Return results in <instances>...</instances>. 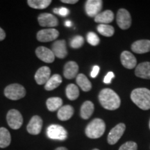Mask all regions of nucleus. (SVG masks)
Segmentation results:
<instances>
[{"mask_svg":"<svg viewBox=\"0 0 150 150\" xmlns=\"http://www.w3.org/2000/svg\"><path fill=\"white\" fill-rule=\"evenodd\" d=\"M28 4L35 9H44L51 4V0H28Z\"/></svg>","mask_w":150,"mask_h":150,"instance_id":"bb28decb","label":"nucleus"},{"mask_svg":"<svg viewBox=\"0 0 150 150\" xmlns=\"http://www.w3.org/2000/svg\"><path fill=\"white\" fill-rule=\"evenodd\" d=\"M149 129H150V120H149Z\"/></svg>","mask_w":150,"mask_h":150,"instance_id":"a19ab883","label":"nucleus"},{"mask_svg":"<svg viewBox=\"0 0 150 150\" xmlns=\"http://www.w3.org/2000/svg\"><path fill=\"white\" fill-rule=\"evenodd\" d=\"M62 83V77L61 75L56 74L52 75L48 81L45 84V88L46 91H51L57 88Z\"/></svg>","mask_w":150,"mask_h":150,"instance_id":"5701e85b","label":"nucleus"},{"mask_svg":"<svg viewBox=\"0 0 150 150\" xmlns=\"http://www.w3.org/2000/svg\"><path fill=\"white\" fill-rule=\"evenodd\" d=\"M6 120L8 126L13 129H18L22 127L23 117L20 111L16 109L9 110L6 115Z\"/></svg>","mask_w":150,"mask_h":150,"instance_id":"423d86ee","label":"nucleus"},{"mask_svg":"<svg viewBox=\"0 0 150 150\" xmlns=\"http://www.w3.org/2000/svg\"><path fill=\"white\" fill-rule=\"evenodd\" d=\"M4 95L11 100H18L26 95V90L22 85L18 83L11 84L4 90Z\"/></svg>","mask_w":150,"mask_h":150,"instance_id":"20e7f679","label":"nucleus"},{"mask_svg":"<svg viewBox=\"0 0 150 150\" xmlns=\"http://www.w3.org/2000/svg\"><path fill=\"white\" fill-rule=\"evenodd\" d=\"M106 130V124L100 118L93 119L85 129L86 136L91 139H97L104 135Z\"/></svg>","mask_w":150,"mask_h":150,"instance_id":"7ed1b4c3","label":"nucleus"},{"mask_svg":"<svg viewBox=\"0 0 150 150\" xmlns=\"http://www.w3.org/2000/svg\"><path fill=\"white\" fill-rule=\"evenodd\" d=\"M46 105L50 111L54 112L62 107L63 100L60 97H51L47 100Z\"/></svg>","mask_w":150,"mask_h":150,"instance_id":"a878e982","label":"nucleus"},{"mask_svg":"<svg viewBox=\"0 0 150 150\" xmlns=\"http://www.w3.org/2000/svg\"><path fill=\"white\" fill-rule=\"evenodd\" d=\"M84 44L83 38L81 35H76L70 41L71 47L74 49H79Z\"/></svg>","mask_w":150,"mask_h":150,"instance_id":"c756f323","label":"nucleus"},{"mask_svg":"<svg viewBox=\"0 0 150 150\" xmlns=\"http://www.w3.org/2000/svg\"><path fill=\"white\" fill-rule=\"evenodd\" d=\"M115 75H114V73L112 72H108V74H106V76H105L104 79V82L105 83L109 84L111 83V81L112 79L114 78Z\"/></svg>","mask_w":150,"mask_h":150,"instance_id":"72a5a7b5","label":"nucleus"},{"mask_svg":"<svg viewBox=\"0 0 150 150\" xmlns=\"http://www.w3.org/2000/svg\"><path fill=\"white\" fill-rule=\"evenodd\" d=\"M42 128V120L40 116L34 115L30 120L28 124L27 131L31 135H38Z\"/></svg>","mask_w":150,"mask_h":150,"instance_id":"f8f14e48","label":"nucleus"},{"mask_svg":"<svg viewBox=\"0 0 150 150\" xmlns=\"http://www.w3.org/2000/svg\"><path fill=\"white\" fill-rule=\"evenodd\" d=\"M131 50L136 54H145L150 52V40H137L131 45Z\"/></svg>","mask_w":150,"mask_h":150,"instance_id":"f3484780","label":"nucleus"},{"mask_svg":"<svg viewBox=\"0 0 150 150\" xmlns=\"http://www.w3.org/2000/svg\"><path fill=\"white\" fill-rule=\"evenodd\" d=\"M76 83L84 92H88L92 88V83L87 76L83 74H79L76 76Z\"/></svg>","mask_w":150,"mask_h":150,"instance_id":"b1692460","label":"nucleus"},{"mask_svg":"<svg viewBox=\"0 0 150 150\" xmlns=\"http://www.w3.org/2000/svg\"><path fill=\"white\" fill-rule=\"evenodd\" d=\"M79 65L76 62L69 61L65 65L63 69V75L67 79H72L77 76Z\"/></svg>","mask_w":150,"mask_h":150,"instance_id":"a211bd4d","label":"nucleus"},{"mask_svg":"<svg viewBox=\"0 0 150 150\" xmlns=\"http://www.w3.org/2000/svg\"><path fill=\"white\" fill-rule=\"evenodd\" d=\"M6 38V33L4 30L0 27V41L4 40Z\"/></svg>","mask_w":150,"mask_h":150,"instance_id":"c9c22d12","label":"nucleus"},{"mask_svg":"<svg viewBox=\"0 0 150 150\" xmlns=\"http://www.w3.org/2000/svg\"><path fill=\"white\" fill-rule=\"evenodd\" d=\"M54 13L56 14L60 15V16L63 17H65V16H67V15L69 14L70 11H69L67 8H65V7H61V8H54Z\"/></svg>","mask_w":150,"mask_h":150,"instance_id":"473e14b6","label":"nucleus"},{"mask_svg":"<svg viewBox=\"0 0 150 150\" xmlns=\"http://www.w3.org/2000/svg\"><path fill=\"white\" fill-rule=\"evenodd\" d=\"M62 2L65 4H74L77 3V0H62Z\"/></svg>","mask_w":150,"mask_h":150,"instance_id":"e433bc0d","label":"nucleus"},{"mask_svg":"<svg viewBox=\"0 0 150 150\" xmlns=\"http://www.w3.org/2000/svg\"><path fill=\"white\" fill-rule=\"evenodd\" d=\"M95 106L93 103L91 101H86L83 104L81 105L80 110V115L81 118L83 120H88L93 115Z\"/></svg>","mask_w":150,"mask_h":150,"instance_id":"4be33fe9","label":"nucleus"},{"mask_svg":"<svg viewBox=\"0 0 150 150\" xmlns=\"http://www.w3.org/2000/svg\"><path fill=\"white\" fill-rule=\"evenodd\" d=\"M52 51L59 59H65L67 55L66 42L64 40H56L52 46Z\"/></svg>","mask_w":150,"mask_h":150,"instance_id":"ddd939ff","label":"nucleus"},{"mask_svg":"<svg viewBox=\"0 0 150 150\" xmlns=\"http://www.w3.org/2000/svg\"><path fill=\"white\" fill-rule=\"evenodd\" d=\"M114 13L110 10L100 13L95 18V22L99 24H108L113 21Z\"/></svg>","mask_w":150,"mask_h":150,"instance_id":"aec40b11","label":"nucleus"},{"mask_svg":"<svg viewBox=\"0 0 150 150\" xmlns=\"http://www.w3.org/2000/svg\"><path fill=\"white\" fill-rule=\"evenodd\" d=\"M11 142V134L4 127L0 128V148H6L10 145Z\"/></svg>","mask_w":150,"mask_h":150,"instance_id":"393cba45","label":"nucleus"},{"mask_svg":"<svg viewBox=\"0 0 150 150\" xmlns=\"http://www.w3.org/2000/svg\"><path fill=\"white\" fill-rule=\"evenodd\" d=\"M120 61L122 64L125 68L131 70L136 67L137 60L134 54L128 51H124L120 55Z\"/></svg>","mask_w":150,"mask_h":150,"instance_id":"2eb2a0df","label":"nucleus"},{"mask_svg":"<svg viewBox=\"0 0 150 150\" xmlns=\"http://www.w3.org/2000/svg\"><path fill=\"white\" fill-rule=\"evenodd\" d=\"M132 102L142 110L150 109V91L146 88L134 89L131 93Z\"/></svg>","mask_w":150,"mask_h":150,"instance_id":"f03ea898","label":"nucleus"},{"mask_svg":"<svg viewBox=\"0 0 150 150\" xmlns=\"http://www.w3.org/2000/svg\"><path fill=\"white\" fill-rule=\"evenodd\" d=\"M126 129V125L124 123H120L110 131L108 135L107 141L109 145H115L121 138Z\"/></svg>","mask_w":150,"mask_h":150,"instance_id":"6e6552de","label":"nucleus"},{"mask_svg":"<svg viewBox=\"0 0 150 150\" xmlns=\"http://www.w3.org/2000/svg\"><path fill=\"white\" fill-rule=\"evenodd\" d=\"M116 20H117V25L122 30H127L130 28L132 22L130 13L125 8H120L118 10Z\"/></svg>","mask_w":150,"mask_h":150,"instance_id":"0eeeda50","label":"nucleus"},{"mask_svg":"<svg viewBox=\"0 0 150 150\" xmlns=\"http://www.w3.org/2000/svg\"><path fill=\"white\" fill-rule=\"evenodd\" d=\"M48 138L52 140H65L67 138V132L63 127L59 125H52L47 129Z\"/></svg>","mask_w":150,"mask_h":150,"instance_id":"39448f33","label":"nucleus"},{"mask_svg":"<svg viewBox=\"0 0 150 150\" xmlns=\"http://www.w3.org/2000/svg\"><path fill=\"white\" fill-rule=\"evenodd\" d=\"M50 75H51V70L50 67L47 66L41 67L35 73V80L38 84L43 85L45 84L51 77Z\"/></svg>","mask_w":150,"mask_h":150,"instance_id":"dca6fc26","label":"nucleus"},{"mask_svg":"<svg viewBox=\"0 0 150 150\" xmlns=\"http://www.w3.org/2000/svg\"><path fill=\"white\" fill-rule=\"evenodd\" d=\"M35 54L39 59L45 63H52L55 59V56L52 50L45 47H38L35 50Z\"/></svg>","mask_w":150,"mask_h":150,"instance_id":"4468645a","label":"nucleus"},{"mask_svg":"<svg viewBox=\"0 0 150 150\" xmlns=\"http://www.w3.org/2000/svg\"><path fill=\"white\" fill-rule=\"evenodd\" d=\"M135 74L139 78L150 79V62H143L137 65Z\"/></svg>","mask_w":150,"mask_h":150,"instance_id":"6ab92c4d","label":"nucleus"},{"mask_svg":"<svg viewBox=\"0 0 150 150\" xmlns=\"http://www.w3.org/2000/svg\"><path fill=\"white\" fill-rule=\"evenodd\" d=\"M74 114V108L70 105H65L62 106L58 110L57 117L60 120L66 121L70 120Z\"/></svg>","mask_w":150,"mask_h":150,"instance_id":"412c9836","label":"nucleus"},{"mask_svg":"<svg viewBox=\"0 0 150 150\" xmlns=\"http://www.w3.org/2000/svg\"><path fill=\"white\" fill-rule=\"evenodd\" d=\"M99 72V67L97 66V65H95V66L93 67V70L91 73V76L92 78H95L98 74V73Z\"/></svg>","mask_w":150,"mask_h":150,"instance_id":"f704fd0d","label":"nucleus"},{"mask_svg":"<svg viewBox=\"0 0 150 150\" xmlns=\"http://www.w3.org/2000/svg\"><path fill=\"white\" fill-rule=\"evenodd\" d=\"M65 93H66V96L67 98L71 101L75 100L79 96V91L78 86L73 83L69 84L67 86Z\"/></svg>","mask_w":150,"mask_h":150,"instance_id":"cd10ccee","label":"nucleus"},{"mask_svg":"<svg viewBox=\"0 0 150 150\" xmlns=\"http://www.w3.org/2000/svg\"><path fill=\"white\" fill-rule=\"evenodd\" d=\"M93 150H99V149H93Z\"/></svg>","mask_w":150,"mask_h":150,"instance_id":"ea45409f","label":"nucleus"},{"mask_svg":"<svg viewBox=\"0 0 150 150\" xmlns=\"http://www.w3.org/2000/svg\"><path fill=\"white\" fill-rule=\"evenodd\" d=\"M65 26H66V27H71V26H72V22L70 21V20H67V21L65 22Z\"/></svg>","mask_w":150,"mask_h":150,"instance_id":"4c0bfd02","label":"nucleus"},{"mask_svg":"<svg viewBox=\"0 0 150 150\" xmlns=\"http://www.w3.org/2000/svg\"><path fill=\"white\" fill-rule=\"evenodd\" d=\"M99 101L105 109L114 110L120 106L121 99L115 91L110 88H104L99 94Z\"/></svg>","mask_w":150,"mask_h":150,"instance_id":"f257e3e1","label":"nucleus"},{"mask_svg":"<svg viewBox=\"0 0 150 150\" xmlns=\"http://www.w3.org/2000/svg\"><path fill=\"white\" fill-rule=\"evenodd\" d=\"M59 35L58 30L53 28L42 29L37 33V40L42 42H47L55 40Z\"/></svg>","mask_w":150,"mask_h":150,"instance_id":"1a4fd4ad","label":"nucleus"},{"mask_svg":"<svg viewBox=\"0 0 150 150\" xmlns=\"http://www.w3.org/2000/svg\"><path fill=\"white\" fill-rule=\"evenodd\" d=\"M103 1L102 0H88L85 4L86 14L91 18H95L100 13L102 8Z\"/></svg>","mask_w":150,"mask_h":150,"instance_id":"9d476101","label":"nucleus"},{"mask_svg":"<svg viewBox=\"0 0 150 150\" xmlns=\"http://www.w3.org/2000/svg\"><path fill=\"white\" fill-rule=\"evenodd\" d=\"M138 149V145L136 142L134 141H128L124 143L120 146L119 150H137Z\"/></svg>","mask_w":150,"mask_h":150,"instance_id":"2f4dec72","label":"nucleus"},{"mask_svg":"<svg viewBox=\"0 0 150 150\" xmlns=\"http://www.w3.org/2000/svg\"><path fill=\"white\" fill-rule=\"evenodd\" d=\"M54 150H68V149H67L66 147H57V148H56V149H55Z\"/></svg>","mask_w":150,"mask_h":150,"instance_id":"58836bf2","label":"nucleus"},{"mask_svg":"<svg viewBox=\"0 0 150 150\" xmlns=\"http://www.w3.org/2000/svg\"><path fill=\"white\" fill-rule=\"evenodd\" d=\"M87 40L90 45L93 46L98 45L100 42V39L94 32H89L87 35Z\"/></svg>","mask_w":150,"mask_h":150,"instance_id":"7c9ffc66","label":"nucleus"},{"mask_svg":"<svg viewBox=\"0 0 150 150\" xmlns=\"http://www.w3.org/2000/svg\"><path fill=\"white\" fill-rule=\"evenodd\" d=\"M38 21L41 27H54L58 26L59 20L54 15L50 13H41L38 18Z\"/></svg>","mask_w":150,"mask_h":150,"instance_id":"9b49d317","label":"nucleus"},{"mask_svg":"<svg viewBox=\"0 0 150 150\" xmlns=\"http://www.w3.org/2000/svg\"><path fill=\"white\" fill-rule=\"evenodd\" d=\"M97 29L101 35L106 37H111L115 33L114 27L108 24H99L97 26Z\"/></svg>","mask_w":150,"mask_h":150,"instance_id":"c85d7f7f","label":"nucleus"}]
</instances>
